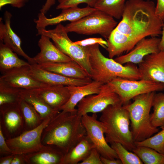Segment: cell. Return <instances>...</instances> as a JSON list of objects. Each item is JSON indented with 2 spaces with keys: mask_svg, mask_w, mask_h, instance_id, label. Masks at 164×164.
Segmentation results:
<instances>
[{
  "mask_svg": "<svg viewBox=\"0 0 164 164\" xmlns=\"http://www.w3.org/2000/svg\"><path fill=\"white\" fill-rule=\"evenodd\" d=\"M121 18L106 39L109 58L128 53L143 38L162 34L164 21L156 14L152 1H127Z\"/></svg>",
  "mask_w": 164,
  "mask_h": 164,
  "instance_id": "cell-1",
  "label": "cell"
},
{
  "mask_svg": "<svg viewBox=\"0 0 164 164\" xmlns=\"http://www.w3.org/2000/svg\"><path fill=\"white\" fill-rule=\"evenodd\" d=\"M81 117L77 112H60L44 129L42 144L55 146L64 154L68 152L86 135Z\"/></svg>",
  "mask_w": 164,
  "mask_h": 164,
  "instance_id": "cell-2",
  "label": "cell"
},
{
  "mask_svg": "<svg viewBox=\"0 0 164 164\" xmlns=\"http://www.w3.org/2000/svg\"><path fill=\"white\" fill-rule=\"evenodd\" d=\"M101 113L99 121L107 142L119 143L132 152L136 146L130 128L129 113L122 102L109 106Z\"/></svg>",
  "mask_w": 164,
  "mask_h": 164,
  "instance_id": "cell-3",
  "label": "cell"
},
{
  "mask_svg": "<svg viewBox=\"0 0 164 164\" xmlns=\"http://www.w3.org/2000/svg\"><path fill=\"white\" fill-rule=\"evenodd\" d=\"M97 44L87 46L89 53L91 68V78L93 80L107 84L118 77L139 80L141 76L138 68L132 63L123 65L112 58L105 57Z\"/></svg>",
  "mask_w": 164,
  "mask_h": 164,
  "instance_id": "cell-4",
  "label": "cell"
},
{
  "mask_svg": "<svg viewBox=\"0 0 164 164\" xmlns=\"http://www.w3.org/2000/svg\"><path fill=\"white\" fill-rule=\"evenodd\" d=\"M155 92L141 94L134 97L132 103L123 104L128 111L134 142L144 140L159 132L151 122L150 114Z\"/></svg>",
  "mask_w": 164,
  "mask_h": 164,
  "instance_id": "cell-5",
  "label": "cell"
},
{
  "mask_svg": "<svg viewBox=\"0 0 164 164\" xmlns=\"http://www.w3.org/2000/svg\"><path fill=\"white\" fill-rule=\"evenodd\" d=\"M37 35L49 37L54 44L62 53L80 65L90 77L91 68L89 61V53L87 46L74 44L69 37L64 26L61 23L52 29H37Z\"/></svg>",
  "mask_w": 164,
  "mask_h": 164,
  "instance_id": "cell-6",
  "label": "cell"
},
{
  "mask_svg": "<svg viewBox=\"0 0 164 164\" xmlns=\"http://www.w3.org/2000/svg\"><path fill=\"white\" fill-rule=\"evenodd\" d=\"M118 24L113 17L97 9L64 27L67 33L74 32L86 35L99 34L107 39Z\"/></svg>",
  "mask_w": 164,
  "mask_h": 164,
  "instance_id": "cell-7",
  "label": "cell"
},
{
  "mask_svg": "<svg viewBox=\"0 0 164 164\" xmlns=\"http://www.w3.org/2000/svg\"><path fill=\"white\" fill-rule=\"evenodd\" d=\"M108 84L119 96L123 104L139 95L164 90V84L142 80H131L115 78Z\"/></svg>",
  "mask_w": 164,
  "mask_h": 164,
  "instance_id": "cell-8",
  "label": "cell"
},
{
  "mask_svg": "<svg viewBox=\"0 0 164 164\" xmlns=\"http://www.w3.org/2000/svg\"><path fill=\"white\" fill-rule=\"evenodd\" d=\"M52 118H46L36 128L25 130L16 137L6 139L12 155L26 154L39 150L44 145L41 141L43 131Z\"/></svg>",
  "mask_w": 164,
  "mask_h": 164,
  "instance_id": "cell-9",
  "label": "cell"
},
{
  "mask_svg": "<svg viewBox=\"0 0 164 164\" xmlns=\"http://www.w3.org/2000/svg\"><path fill=\"white\" fill-rule=\"evenodd\" d=\"M121 102L119 96L109 85L104 84L98 93L88 95L79 102L77 105V114L82 116L89 113L101 112L109 106Z\"/></svg>",
  "mask_w": 164,
  "mask_h": 164,
  "instance_id": "cell-10",
  "label": "cell"
},
{
  "mask_svg": "<svg viewBox=\"0 0 164 164\" xmlns=\"http://www.w3.org/2000/svg\"><path fill=\"white\" fill-rule=\"evenodd\" d=\"M81 120L87 135L101 156L109 159H118L115 151L106 141L102 125L97 119L96 113L91 116L88 114H84Z\"/></svg>",
  "mask_w": 164,
  "mask_h": 164,
  "instance_id": "cell-11",
  "label": "cell"
},
{
  "mask_svg": "<svg viewBox=\"0 0 164 164\" xmlns=\"http://www.w3.org/2000/svg\"><path fill=\"white\" fill-rule=\"evenodd\" d=\"M0 121L6 139L18 136L25 130L24 121L18 102L0 106Z\"/></svg>",
  "mask_w": 164,
  "mask_h": 164,
  "instance_id": "cell-12",
  "label": "cell"
},
{
  "mask_svg": "<svg viewBox=\"0 0 164 164\" xmlns=\"http://www.w3.org/2000/svg\"><path fill=\"white\" fill-rule=\"evenodd\" d=\"M30 66L14 68L2 73L0 80L17 88L32 90L48 85L34 78L30 73Z\"/></svg>",
  "mask_w": 164,
  "mask_h": 164,
  "instance_id": "cell-13",
  "label": "cell"
},
{
  "mask_svg": "<svg viewBox=\"0 0 164 164\" xmlns=\"http://www.w3.org/2000/svg\"><path fill=\"white\" fill-rule=\"evenodd\" d=\"M160 40L161 38L157 36L143 38L129 52L118 56L114 60L123 65L127 63L138 64L146 56L160 51L159 45Z\"/></svg>",
  "mask_w": 164,
  "mask_h": 164,
  "instance_id": "cell-14",
  "label": "cell"
},
{
  "mask_svg": "<svg viewBox=\"0 0 164 164\" xmlns=\"http://www.w3.org/2000/svg\"><path fill=\"white\" fill-rule=\"evenodd\" d=\"M138 65L140 80L164 84V51L146 56Z\"/></svg>",
  "mask_w": 164,
  "mask_h": 164,
  "instance_id": "cell-15",
  "label": "cell"
},
{
  "mask_svg": "<svg viewBox=\"0 0 164 164\" xmlns=\"http://www.w3.org/2000/svg\"><path fill=\"white\" fill-rule=\"evenodd\" d=\"M97 9L88 5L80 8L77 7L68 8L62 10L58 15L52 18H47L45 14L40 12L38 15V19L34 22L36 24L37 29H45L49 26L57 25L61 22L69 21L70 22L77 21L91 13Z\"/></svg>",
  "mask_w": 164,
  "mask_h": 164,
  "instance_id": "cell-16",
  "label": "cell"
},
{
  "mask_svg": "<svg viewBox=\"0 0 164 164\" xmlns=\"http://www.w3.org/2000/svg\"><path fill=\"white\" fill-rule=\"evenodd\" d=\"M30 73L36 80L48 85L82 86L93 80L91 78L82 79L68 77L42 69L36 63L30 65Z\"/></svg>",
  "mask_w": 164,
  "mask_h": 164,
  "instance_id": "cell-17",
  "label": "cell"
},
{
  "mask_svg": "<svg viewBox=\"0 0 164 164\" xmlns=\"http://www.w3.org/2000/svg\"><path fill=\"white\" fill-rule=\"evenodd\" d=\"M12 14L6 11L4 14V22L0 19V41L18 55L23 57L30 65L36 63L33 58L29 57L23 50L19 37L12 29L11 26Z\"/></svg>",
  "mask_w": 164,
  "mask_h": 164,
  "instance_id": "cell-18",
  "label": "cell"
},
{
  "mask_svg": "<svg viewBox=\"0 0 164 164\" xmlns=\"http://www.w3.org/2000/svg\"><path fill=\"white\" fill-rule=\"evenodd\" d=\"M32 90L52 108L56 111H61L70 97L68 86L63 85H48Z\"/></svg>",
  "mask_w": 164,
  "mask_h": 164,
  "instance_id": "cell-19",
  "label": "cell"
},
{
  "mask_svg": "<svg viewBox=\"0 0 164 164\" xmlns=\"http://www.w3.org/2000/svg\"><path fill=\"white\" fill-rule=\"evenodd\" d=\"M38 45L40 51L33 57L36 64L61 62L73 60L60 51L50 40L48 36L41 35Z\"/></svg>",
  "mask_w": 164,
  "mask_h": 164,
  "instance_id": "cell-20",
  "label": "cell"
},
{
  "mask_svg": "<svg viewBox=\"0 0 164 164\" xmlns=\"http://www.w3.org/2000/svg\"><path fill=\"white\" fill-rule=\"evenodd\" d=\"M104 84L93 80L91 83L82 86H68L70 97L68 102L61 109L64 112H77L75 108L79 102L85 97L98 93Z\"/></svg>",
  "mask_w": 164,
  "mask_h": 164,
  "instance_id": "cell-21",
  "label": "cell"
},
{
  "mask_svg": "<svg viewBox=\"0 0 164 164\" xmlns=\"http://www.w3.org/2000/svg\"><path fill=\"white\" fill-rule=\"evenodd\" d=\"M24 155L26 164H61L64 154L56 146L48 145L36 152Z\"/></svg>",
  "mask_w": 164,
  "mask_h": 164,
  "instance_id": "cell-22",
  "label": "cell"
},
{
  "mask_svg": "<svg viewBox=\"0 0 164 164\" xmlns=\"http://www.w3.org/2000/svg\"><path fill=\"white\" fill-rule=\"evenodd\" d=\"M38 65L44 70L69 78L82 79L91 78L86 71L73 60L46 63Z\"/></svg>",
  "mask_w": 164,
  "mask_h": 164,
  "instance_id": "cell-23",
  "label": "cell"
},
{
  "mask_svg": "<svg viewBox=\"0 0 164 164\" xmlns=\"http://www.w3.org/2000/svg\"><path fill=\"white\" fill-rule=\"evenodd\" d=\"M20 97L31 105L44 120L53 118L60 111L52 108L32 90L22 89L19 93Z\"/></svg>",
  "mask_w": 164,
  "mask_h": 164,
  "instance_id": "cell-24",
  "label": "cell"
},
{
  "mask_svg": "<svg viewBox=\"0 0 164 164\" xmlns=\"http://www.w3.org/2000/svg\"><path fill=\"white\" fill-rule=\"evenodd\" d=\"M94 145L87 135L64 155L61 164H77L89 155Z\"/></svg>",
  "mask_w": 164,
  "mask_h": 164,
  "instance_id": "cell-25",
  "label": "cell"
},
{
  "mask_svg": "<svg viewBox=\"0 0 164 164\" xmlns=\"http://www.w3.org/2000/svg\"><path fill=\"white\" fill-rule=\"evenodd\" d=\"M18 54L0 42V71L1 73L9 70L30 64L20 59Z\"/></svg>",
  "mask_w": 164,
  "mask_h": 164,
  "instance_id": "cell-26",
  "label": "cell"
},
{
  "mask_svg": "<svg viewBox=\"0 0 164 164\" xmlns=\"http://www.w3.org/2000/svg\"><path fill=\"white\" fill-rule=\"evenodd\" d=\"M126 0H97L94 8L114 18H121Z\"/></svg>",
  "mask_w": 164,
  "mask_h": 164,
  "instance_id": "cell-27",
  "label": "cell"
},
{
  "mask_svg": "<svg viewBox=\"0 0 164 164\" xmlns=\"http://www.w3.org/2000/svg\"><path fill=\"white\" fill-rule=\"evenodd\" d=\"M18 103L24 118L25 130L32 129L41 124L43 120L31 105L20 98Z\"/></svg>",
  "mask_w": 164,
  "mask_h": 164,
  "instance_id": "cell-28",
  "label": "cell"
},
{
  "mask_svg": "<svg viewBox=\"0 0 164 164\" xmlns=\"http://www.w3.org/2000/svg\"><path fill=\"white\" fill-rule=\"evenodd\" d=\"M152 107L153 112L150 114L152 125L156 128H164V94L155 93L153 98Z\"/></svg>",
  "mask_w": 164,
  "mask_h": 164,
  "instance_id": "cell-29",
  "label": "cell"
},
{
  "mask_svg": "<svg viewBox=\"0 0 164 164\" xmlns=\"http://www.w3.org/2000/svg\"><path fill=\"white\" fill-rule=\"evenodd\" d=\"M132 152L145 164H164V154L148 147L136 146Z\"/></svg>",
  "mask_w": 164,
  "mask_h": 164,
  "instance_id": "cell-30",
  "label": "cell"
},
{
  "mask_svg": "<svg viewBox=\"0 0 164 164\" xmlns=\"http://www.w3.org/2000/svg\"><path fill=\"white\" fill-rule=\"evenodd\" d=\"M22 89L12 87L0 80V106L18 102L20 98L19 93Z\"/></svg>",
  "mask_w": 164,
  "mask_h": 164,
  "instance_id": "cell-31",
  "label": "cell"
},
{
  "mask_svg": "<svg viewBox=\"0 0 164 164\" xmlns=\"http://www.w3.org/2000/svg\"><path fill=\"white\" fill-rule=\"evenodd\" d=\"M110 144L111 148L116 153L122 164H143L136 154L129 151L121 143L114 142Z\"/></svg>",
  "mask_w": 164,
  "mask_h": 164,
  "instance_id": "cell-32",
  "label": "cell"
},
{
  "mask_svg": "<svg viewBox=\"0 0 164 164\" xmlns=\"http://www.w3.org/2000/svg\"><path fill=\"white\" fill-rule=\"evenodd\" d=\"M135 143L136 146L148 147L164 154V128L155 135Z\"/></svg>",
  "mask_w": 164,
  "mask_h": 164,
  "instance_id": "cell-33",
  "label": "cell"
},
{
  "mask_svg": "<svg viewBox=\"0 0 164 164\" xmlns=\"http://www.w3.org/2000/svg\"><path fill=\"white\" fill-rule=\"evenodd\" d=\"M97 0H58V4L56 9H63L77 7L80 4L85 3L87 5L94 7Z\"/></svg>",
  "mask_w": 164,
  "mask_h": 164,
  "instance_id": "cell-34",
  "label": "cell"
},
{
  "mask_svg": "<svg viewBox=\"0 0 164 164\" xmlns=\"http://www.w3.org/2000/svg\"><path fill=\"white\" fill-rule=\"evenodd\" d=\"M73 43L83 46H86L98 44L106 49L108 46L107 41L104 40L101 38L99 37L90 38L73 42Z\"/></svg>",
  "mask_w": 164,
  "mask_h": 164,
  "instance_id": "cell-35",
  "label": "cell"
},
{
  "mask_svg": "<svg viewBox=\"0 0 164 164\" xmlns=\"http://www.w3.org/2000/svg\"><path fill=\"white\" fill-rule=\"evenodd\" d=\"M101 155L95 148L91 150L88 156L80 164H103L101 159Z\"/></svg>",
  "mask_w": 164,
  "mask_h": 164,
  "instance_id": "cell-36",
  "label": "cell"
},
{
  "mask_svg": "<svg viewBox=\"0 0 164 164\" xmlns=\"http://www.w3.org/2000/svg\"><path fill=\"white\" fill-rule=\"evenodd\" d=\"M0 155H9L12 154L11 150L8 146L0 125Z\"/></svg>",
  "mask_w": 164,
  "mask_h": 164,
  "instance_id": "cell-37",
  "label": "cell"
},
{
  "mask_svg": "<svg viewBox=\"0 0 164 164\" xmlns=\"http://www.w3.org/2000/svg\"><path fill=\"white\" fill-rule=\"evenodd\" d=\"M29 0H0V10L7 5H10L13 7L21 8L24 7Z\"/></svg>",
  "mask_w": 164,
  "mask_h": 164,
  "instance_id": "cell-38",
  "label": "cell"
},
{
  "mask_svg": "<svg viewBox=\"0 0 164 164\" xmlns=\"http://www.w3.org/2000/svg\"><path fill=\"white\" fill-rule=\"evenodd\" d=\"M155 12L157 15L164 21V0H157Z\"/></svg>",
  "mask_w": 164,
  "mask_h": 164,
  "instance_id": "cell-39",
  "label": "cell"
},
{
  "mask_svg": "<svg viewBox=\"0 0 164 164\" xmlns=\"http://www.w3.org/2000/svg\"><path fill=\"white\" fill-rule=\"evenodd\" d=\"M56 0H46L40 10V12L46 14L56 3Z\"/></svg>",
  "mask_w": 164,
  "mask_h": 164,
  "instance_id": "cell-40",
  "label": "cell"
},
{
  "mask_svg": "<svg viewBox=\"0 0 164 164\" xmlns=\"http://www.w3.org/2000/svg\"><path fill=\"white\" fill-rule=\"evenodd\" d=\"M26 164L24 154H17L13 155L11 164Z\"/></svg>",
  "mask_w": 164,
  "mask_h": 164,
  "instance_id": "cell-41",
  "label": "cell"
},
{
  "mask_svg": "<svg viewBox=\"0 0 164 164\" xmlns=\"http://www.w3.org/2000/svg\"><path fill=\"white\" fill-rule=\"evenodd\" d=\"M101 159L103 164H122L119 159H109L101 156Z\"/></svg>",
  "mask_w": 164,
  "mask_h": 164,
  "instance_id": "cell-42",
  "label": "cell"
},
{
  "mask_svg": "<svg viewBox=\"0 0 164 164\" xmlns=\"http://www.w3.org/2000/svg\"><path fill=\"white\" fill-rule=\"evenodd\" d=\"M13 155H7L0 158V164H11Z\"/></svg>",
  "mask_w": 164,
  "mask_h": 164,
  "instance_id": "cell-43",
  "label": "cell"
},
{
  "mask_svg": "<svg viewBox=\"0 0 164 164\" xmlns=\"http://www.w3.org/2000/svg\"><path fill=\"white\" fill-rule=\"evenodd\" d=\"M162 36L159 45L160 51H164V23L163 24L162 32Z\"/></svg>",
  "mask_w": 164,
  "mask_h": 164,
  "instance_id": "cell-44",
  "label": "cell"
}]
</instances>
